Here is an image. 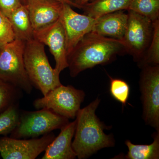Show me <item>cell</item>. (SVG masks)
<instances>
[{
  "mask_svg": "<svg viewBox=\"0 0 159 159\" xmlns=\"http://www.w3.org/2000/svg\"><path fill=\"white\" fill-rule=\"evenodd\" d=\"M127 27L122 41L125 52L140 63L152 39L153 22L131 10H128Z\"/></svg>",
  "mask_w": 159,
  "mask_h": 159,
  "instance_id": "7",
  "label": "cell"
},
{
  "mask_svg": "<svg viewBox=\"0 0 159 159\" xmlns=\"http://www.w3.org/2000/svg\"><path fill=\"white\" fill-rule=\"evenodd\" d=\"M92 0H74V2H75V3L77 5L79 6L80 7H81V9H82L83 6L85 5L86 3L89 2H90Z\"/></svg>",
  "mask_w": 159,
  "mask_h": 159,
  "instance_id": "26",
  "label": "cell"
},
{
  "mask_svg": "<svg viewBox=\"0 0 159 159\" xmlns=\"http://www.w3.org/2000/svg\"><path fill=\"white\" fill-rule=\"evenodd\" d=\"M125 52L122 41L89 32L67 56L71 77L99 65L108 63L117 55Z\"/></svg>",
  "mask_w": 159,
  "mask_h": 159,
  "instance_id": "1",
  "label": "cell"
},
{
  "mask_svg": "<svg viewBox=\"0 0 159 159\" xmlns=\"http://www.w3.org/2000/svg\"><path fill=\"white\" fill-rule=\"evenodd\" d=\"M23 97V91L0 79V113L16 104Z\"/></svg>",
  "mask_w": 159,
  "mask_h": 159,
  "instance_id": "18",
  "label": "cell"
},
{
  "mask_svg": "<svg viewBox=\"0 0 159 159\" xmlns=\"http://www.w3.org/2000/svg\"><path fill=\"white\" fill-rule=\"evenodd\" d=\"M57 1L62 2L63 3H67L70 6L76 7V8H78V9H81V7H80L79 6H78L75 3L74 0H57Z\"/></svg>",
  "mask_w": 159,
  "mask_h": 159,
  "instance_id": "25",
  "label": "cell"
},
{
  "mask_svg": "<svg viewBox=\"0 0 159 159\" xmlns=\"http://www.w3.org/2000/svg\"><path fill=\"white\" fill-rule=\"evenodd\" d=\"M140 90L143 108V119L146 125L159 132V65L142 67Z\"/></svg>",
  "mask_w": 159,
  "mask_h": 159,
  "instance_id": "8",
  "label": "cell"
},
{
  "mask_svg": "<svg viewBox=\"0 0 159 159\" xmlns=\"http://www.w3.org/2000/svg\"><path fill=\"white\" fill-rule=\"evenodd\" d=\"M23 4H25L24 0H0V11L9 18Z\"/></svg>",
  "mask_w": 159,
  "mask_h": 159,
  "instance_id": "24",
  "label": "cell"
},
{
  "mask_svg": "<svg viewBox=\"0 0 159 159\" xmlns=\"http://www.w3.org/2000/svg\"><path fill=\"white\" fill-rule=\"evenodd\" d=\"M153 142L150 145H134L129 140L125 144L128 148L125 159H158L159 158V132L153 134Z\"/></svg>",
  "mask_w": 159,
  "mask_h": 159,
  "instance_id": "17",
  "label": "cell"
},
{
  "mask_svg": "<svg viewBox=\"0 0 159 159\" xmlns=\"http://www.w3.org/2000/svg\"><path fill=\"white\" fill-rule=\"evenodd\" d=\"M19 103L0 113V136H7L14 130L19 121Z\"/></svg>",
  "mask_w": 159,
  "mask_h": 159,
  "instance_id": "20",
  "label": "cell"
},
{
  "mask_svg": "<svg viewBox=\"0 0 159 159\" xmlns=\"http://www.w3.org/2000/svg\"><path fill=\"white\" fill-rule=\"evenodd\" d=\"M131 0H92L82 6L84 14L97 19L120 10H128Z\"/></svg>",
  "mask_w": 159,
  "mask_h": 159,
  "instance_id": "15",
  "label": "cell"
},
{
  "mask_svg": "<svg viewBox=\"0 0 159 159\" xmlns=\"http://www.w3.org/2000/svg\"><path fill=\"white\" fill-rule=\"evenodd\" d=\"M85 93L71 85L62 84L34 100L33 105L37 110L46 108L68 119L76 118L83 102Z\"/></svg>",
  "mask_w": 159,
  "mask_h": 159,
  "instance_id": "6",
  "label": "cell"
},
{
  "mask_svg": "<svg viewBox=\"0 0 159 159\" xmlns=\"http://www.w3.org/2000/svg\"><path fill=\"white\" fill-rule=\"evenodd\" d=\"M71 7L63 3L60 17L65 34L67 57L84 35L92 31L96 20L77 13Z\"/></svg>",
  "mask_w": 159,
  "mask_h": 159,
  "instance_id": "10",
  "label": "cell"
},
{
  "mask_svg": "<svg viewBox=\"0 0 159 159\" xmlns=\"http://www.w3.org/2000/svg\"><path fill=\"white\" fill-rule=\"evenodd\" d=\"M15 39L14 31L9 19L0 11V47Z\"/></svg>",
  "mask_w": 159,
  "mask_h": 159,
  "instance_id": "23",
  "label": "cell"
},
{
  "mask_svg": "<svg viewBox=\"0 0 159 159\" xmlns=\"http://www.w3.org/2000/svg\"><path fill=\"white\" fill-rule=\"evenodd\" d=\"M128 18V14L123 10L105 15L96 19L91 31L102 36L122 41Z\"/></svg>",
  "mask_w": 159,
  "mask_h": 159,
  "instance_id": "14",
  "label": "cell"
},
{
  "mask_svg": "<svg viewBox=\"0 0 159 159\" xmlns=\"http://www.w3.org/2000/svg\"><path fill=\"white\" fill-rule=\"evenodd\" d=\"M69 122V119L48 109L20 110L18 124L9 137L17 139L37 138L61 129Z\"/></svg>",
  "mask_w": 159,
  "mask_h": 159,
  "instance_id": "4",
  "label": "cell"
},
{
  "mask_svg": "<svg viewBox=\"0 0 159 159\" xmlns=\"http://www.w3.org/2000/svg\"><path fill=\"white\" fill-rule=\"evenodd\" d=\"M128 10L134 11L154 22L159 18V0H131Z\"/></svg>",
  "mask_w": 159,
  "mask_h": 159,
  "instance_id": "19",
  "label": "cell"
},
{
  "mask_svg": "<svg viewBox=\"0 0 159 159\" xmlns=\"http://www.w3.org/2000/svg\"><path fill=\"white\" fill-rule=\"evenodd\" d=\"M76 124L75 119L61 129L59 135L48 145L42 159H74L77 157L72 147Z\"/></svg>",
  "mask_w": 159,
  "mask_h": 159,
  "instance_id": "13",
  "label": "cell"
},
{
  "mask_svg": "<svg viewBox=\"0 0 159 159\" xmlns=\"http://www.w3.org/2000/svg\"><path fill=\"white\" fill-rule=\"evenodd\" d=\"M33 37L48 47L56 62L54 69L59 74L68 68L65 34L60 18L50 25L34 30Z\"/></svg>",
  "mask_w": 159,
  "mask_h": 159,
  "instance_id": "11",
  "label": "cell"
},
{
  "mask_svg": "<svg viewBox=\"0 0 159 159\" xmlns=\"http://www.w3.org/2000/svg\"><path fill=\"white\" fill-rule=\"evenodd\" d=\"M152 39L144 58L139 65L141 67L148 65L159 64V19L153 22Z\"/></svg>",
  "mask_w": 159,
  "mask_h": 159,
  "instance_id": "21",
  "label": "cell"
},
{
  "mask_svg": "<svg viewBox=\"0 0 159 159\" xmlns=\"http://www.w3.org/2000/svg\"><path fill=\"white\" fill-rule=\"evenodd\" d=\"M25 44V42L16 39L0 47V79L29 94L33 87L24 64Z\"/></svg>",
  "mask_w": 159,
  "mask_h": 159,
  "instance_id": "5",
  "label": "cell"
},
{
  "mask_svg": "<svg viewBox=\"0 0 159 159\" xmlns=\"http://www.w3.org/2000/svg\"><path fill=\"white\" fill-rule=\"evenodd\" d=\"M100 102L97 98L87 106L80 109L76 116L72 147L79 159L88 158L100 149L115 145L113 136L105 133V125L96 116Z\"/></svg>",
  "mask_w": 159,
  "mask_h": 159,
  "instance_id": "2",
  "label": "cell"
},
{
  "mask_svg": "<svg viewBox=\"0 0 159 159\" xmlns=\"http://www.w3.org/2000/svg\"><path fill=\"white\" fill-rule=\"evenodd\" d=\"M34 30L42 29L59 19L63 3L57 0H24Z\"/></svg>",
  "mask_w": 159,
  "mask_h": 159,
  "instance_id": "12",
  "label": "cell"
},
{
  "mask_svg": "<svg viewBox=\"0 0 159 159\" xmlns=\"http://www.w3.org/2000/svg\"><path fill=\"white\" fill-rule=\"evenodd\" d=\"M52 132L40 138H0V155L3 159H34L45 151L55 138Z\"/></svg>",
  "mask_w": 159,
  "mask_h": 159,
  "instance_id": "9",
  "label": "cell"
},
{
  "mask_svg": "<svg viewBox=\"0 0 159 159\" xmlns=\"http://www.w3.org/2000/svg\"><path fill=\"white\" fill-rule=\"evenodd\" d=\"M110 78V92L111 96L118 102L125 105L130 94V87L124 80Z\"/></svg>",
  "mask_w": 159,
  "mask_h": 159,
  "instance_id": "22",
  "label": "cell"
},
{
  "mask_svg": "<svg viewBox=\"0 0 159 159\" xmlns=\"http://www.w3.org/2000/svg\"><path fill=\"white\" fill-rule=\"evenodd\" d=\"M44 47L33 39L25 42L24 52V64L29 80L43 96L61 84L60 74L50 65Z\"/></svg>",
  "mask_w": 159,
  "mask_h": 159,
  "instance_id": "3",
  "label": "cell"
},
{
  "mask_svg": "<svg viewBox=\"0 0 159 159\" xmlns=\"http://www.w3.org/2000/svg\"><path fill=\"white\" fill-rule=\"evenodd\" d=\"M9 19L14 31L15 39L26 42L34 39V29L25 4L16 9Z\"/></svg>",
  "mask_w": 159,
  "mask_h": 159,
  "instance_id": "16",
  "label": "cell"
}]
</instances>
